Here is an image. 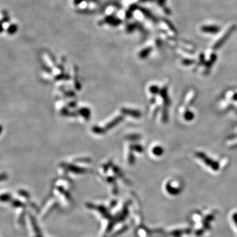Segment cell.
I'll return each mask as SVG.
<instances>
[{"mask_svg": "<svg viewBox=\"0 0 237 237\" xmlns=\"http://www.w3.org/2000/svg\"><path fill=\"white\" fill-rule=\"evenodd\" d=\"M7 177V175L3 174V175H0V181H1L2 180H4V179Z\"/></svg>", "mask_w": 237, "mask_h": 237, "instance_id": "cell-1", "label": "cell"}, {"mask_svg": "<svg viewBox=\"0 0 237 237\" xmlns=\"http://www.w3.org/2000/svg\"><path fill=\"white\" fill-rule=\"evenodd\" d=\"M2 130H3L2 126L1 125H0V135H1V133H2Z\"/></svg>", "mask_w": 237, "mask_h": 237, "instance_id": "cell-2", "label": "cell"}]
</instances>
